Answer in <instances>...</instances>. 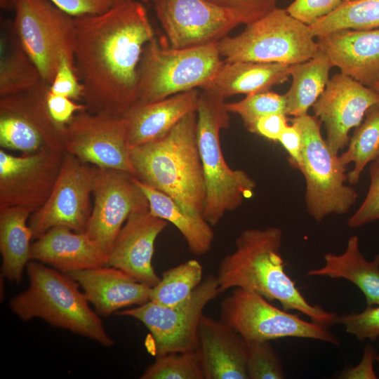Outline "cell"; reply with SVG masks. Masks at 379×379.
I'll return each instance as SVG.
<instances>
[{
  "label": "cell",
  "instance_id": "6da1fadb",
  "mask_svg": "<svg viewBox=\"0 0 379 379\" xmlns=\"http://www.w3.org/2000/svg\"><path fill=\"white\" fill-rule=\"evenodd\" d=\"M154 37L143 4L117 0L105 12L74 17V67L91 112L124 115L138 103V69Z\"/></svg>",
  "mask_w": 379,
  "mask_h": 379
},
{
  "label": "cell",
  "instance_id": "7a4b0ae2",
  "mask_svg": "<svg viewBox=\"0 0 379 379\" xmlns=\"http://www.w3.org/2000/svg\"><path fill=\"white\" fill-rule=\"evenodd\" d=\"M282 237L281 230L276 227L244 230L236 239L235 251L224 257L218 267L219 293L244 288L269 301L277 300L284 310L298 311L328 328L338 324L336 313L310 304L286 272Z\"/></svg>",
  "mask_w": 379,
  "mask_h": 379
},
{
  "label": "cell",
  "instance_id": "3957f363",
  "mask_svg": "<svg viewBox=\"0 0 379 379\" xmlns=\"http://www.w3.org/2000/svg\"><path fill=\"white\" fill-rule=\"evenodd\" d=\"M134 176L175 200L187 213L202 215L206 187L197 143V113L184 116L161 140L131 148Z\"/></svg>",
  "mask_w": 379,
  "mask_h": 379
},
{
  "label": "cell",
  "instance_id": "277c9868",
  "mask_svg": "<svg viewBox=\"0 0 379 379\" xmlns=\"http://www.w3.org/2000/svg\"><path fill=\"white\" fill-rule=\"evenodd\" d=\"M26 272L28 288L9 303L18 318L22 321L39 318L107 347L114 344L79 286L68 274L35 260L29 261Z\"/></svg>",
  "mask_w": 379,
  "mask_h": 379
},
{
  "label": "cell",
  "instance_id": "5b68a950",
  "mask_svg": "<svg viewBox=\"0 0 379 379\" xmlns=\"http://www.w3.org/2000/svg\"><path fill=\"white\" fill-rule=\"evenodd\" d=\"M197 113V143L206 187L203 216L215 225L226 212L237 209L253 195L255 182L244 171L231 168L224 158L220 132L230 126L225 99L202 91Z\"/></svg>",
  "mask_w": 379,
  "mask_h": 379
},
{
  "label": "cell",
  "instance_id": "8992f818",
  "mask_svg": "<svg viewBox=\"0 0 379 379\" xmlns=\"http://www.w3.org/2000/svg\"><path fill=\"white\" fill-rule=\"evenodd\" d=\"M217 42L165 48L155 37L145 46L138 69V103L156 102L208 83L224 61Z\"/></svg>",
  "mask_w": 379,
  "mask_h": 379
},
{
  "label": "cell",
  "instance_id": "52a82bcc",
  "mask_svg": "<svg viewBox=\"0 0 379 379\" xmlns=\"http://www.w3.org/2000/svg\"><path fill=\"white\" fill-rule=\"evenodd\" d=\"M217 44L225 62L291 65L310 60L319 51L309 26L277 7L247 25L239 34L226 36Z\"/></svg>",
  "mask_w": 379,
  "mask_h": 379
},
{
  "label": "cell",
  "instance_id": "ba28073f",
  "mask_svg": "<svg viewBox=\"0 0 379 379\" xmlns=\"http://www.w3.org/2000/svg\"><path fill=\"white\" fill-rule=\"evenodd\" d=\"M291 123L299 130L302 141V166L306 182L307 212L317 222L331 214H345L355 204L357 193L345 184L346 168L324 140L321 121L308 114L295 117Z\"/></svg>",
  "mask_w": 379,
  "mask_h": 379
},
{
  "label": "cell",
  "instance_id": "9c48e42d",
  "mask_svg": "<svg viewBox=\"0 0 379 379\" xmlns=\"http://www.w3.org/2000/svg\"><path fill=\"white\" fill-rule=\"evenodd\" d=\"M11 5L13 28L50 85L63 59L74 66V17L49 0H11Z\"/></svg>",
  "mask_w": 379,
  "mask_h": 379
},
{
  "label": "cell",
  "instance_id": "30bf717a",
  "mask_svg": "<svg viewBox=\"0 0 379 379\" xmlns=\"http://www.w3.org/2000/svg\"><path fill=\"white\" fill-rule=\"evenodd\" d=\"M222 321L232 326L247 343L284 338L321 340L339 345V339L328 328L299 315L281 310L259 294L234 288L220 305Z\"/></svg>",
  "mask_w": 379,
  "mask_h": 379
},
{
  "label": "cell",
  "instance_id": "8fae6325",
  "mask_svg": "<svg viewBox=\"0 0 379 379\" xmlns=\"http://www.w3.org/2000/svg\"><path fill=\"white\" fill-rule=\"evenodd\" d=\"M216 276L207 275L185 302L172 307L148 302L116 312L142 322L150 332L154 354L194 351L204 310L218 294Z\"/></svg>",
  "mask_w": 379,
  "mask_h": 379
},
{
  "label": "cell",
  "instance_id": "7c38bea8",
  "mask_svg": "<svg viewBox=\"0 0 379 379\" xmlns=\"http://www.w3.org/2000/svg\"><path fill=\"white\" fill-rule=\"evenodd\" d=\"M50 85L0 98V146L22 154L64 151L65 128L58 126L48 110Z\"/></svg>",
  "mask_w": 379,
  "mask_h": 379
},
{
  "label": "cell",
  "instance_id": "4fadbf2b",
  "mask_svg": "<svg viewBox=\"0 0 379 379\" xmlns=\"http://www.w3.org/2000/svg\"><path fill=\"white\" fill-rule=\"evenodd\" d=\"M131 148L124 115L85 110L77 113L65 128L64 151L97 168L134 175Z\"/></svg>",
  "mask_w": 379,
  "mask_h": 379
},
{
  "label": "cell",
  "instance_id": "5bb4252c",
  "mask_svg": "<svg viewBox=\"0 0 379 379\" xmlns=\"http://www.w3.org/2000/svg\"><path fill=\"white\" fill-rule=\"evenodd\" d=\"M96 168L65 152L51 195L29 218L32 240L58 226L85 232L92 210L91 195Z\"/></svg>",
  "mask_w": 379,
  "mask_h": 379
},
{
  "label": "cell",
  "instance_id": "9a60e30c",
  "mask_svg": "<svg viewBox=\"0 0 379 379\" xmlns=\"http://www.w3.org/2000/svg\"><path fill=\"white\" fill-rule=\"evenodd\" d=\"M171 47L190 48L219 41L249 19L208 0H152Z\"/></svg>",
  "mask_w": 379,
  "mask_h": 379
},
{
  "label": "cell",
  "instance_id": "2e32d148",
  "mask_svg": "<svg viewBox=\"0 0 379 379\" xmlns=\"http://www.w3.org/2000/svg\"><path fill=\"white\" fill-rule=\"evenodd\" d=\"M94 203L86 235L107 255L131 213L149 208L148 201L128 172L96 168L93 182Z\"/></svg>",
  "mask_w": 379,
  "mask_h": 379
},
{
  "label": "cell",
  "instance_id": "e0dca14e",
  "mask_svg": "<svg viewBox=\"0 0 379 379\" xmlns=\"http://www.w3.org/2000/svg\"><path fill=\"white\" fill-rule=\"evenodd\" d=\"M65 152L41 151L14 156L0 149V208L34 212L47 201L58 179Z\"/></svg>",
  "mask_w": 379,
  "mask_h": 379
},
{
  "label": "cell",
  "instance_id": "ac0fdd59",
  "mask_svg": "<svg viewBox=\"0 0 379 379\" xmlns=\"http://www.w3.org/2000/svg\"><path fill=\"white\" fill-rule=\"evenodd\" d=\"M379 102V93L345 74L337 73L312 105L324 125L326 142L336 154L350 141L349 133L362 121L367 110Z\"/></svg>",
  "mask_w": 379,
  "mask_h": 379
},
{
  "label": "cell",
  "instance_id": "d6986e66",
  "mask_svg": "<svg viewBox=\"0 0 379 379\" xmlns=\"http://www.w3.org/2000/svg\"><path fill=\"white\" fill-rule=\"evenodd\" d=\"M168 222L149 211V208L131 213L121 227L110 252L107 266L119 269L150 287L160 280L152 266L154 244Z\"/></svg>",
  "mask_w": 379,
  "mask_h": 379
},
{
  "label": "cell",
  "instance_id": "ffe728a7",
  "mask_svg": "<svg viewBox=\"0 0 379 379\" xmlns=\"http://www.w3.org/2000/svg\"><path fill=\"white\" fill-rule=\"evenodd\" d=\"M195 352L204 379H248V343L221 319L202 315Z\"/></svg>",
  "mask_w": 379,
  "mask_h": 379
},
{
  "label": "cell",
  "instance_id": "44dd1931",
  "mask_svg": "<svg viewBox=\"0 0 379 379\" xmlns=\"http://www.w3.org/2000/svg\"><path fill=\"white\" fill-rule=\"evenodd\" d=\"M317 42L342 74L371 88L379 81V28L337 30Z\"/></svg>",
  "mask_w": 379,
  "mask_h": 379
},
{
  "label": "cell",
  "instance_id": "7402d4cb",
  "mask_svg": "<svg viewBox=\"0 0 379 379\" xmlns=\"http://www.w3.org/2000/svg\"><path fill=\"white\" fill-rule=\"evenodd\" d=\"M66 274L77 283L100 316L107 317L149 300L152 287L116 267L105 265Z\"/></svg>",
  "mask_w": 379,
  "mask_h": 379
},
{
  "label": "cell",
  "instance_id": "603a6c76",
  "mask_svg": "<svg viewBox=\"0 0 379 379\" xmlns=\"http://www.w3.org/2000/svg\"><path fill=\"white\" fill-rule=\"evenodd\" d=\"M30 260L68 273L107 265V255L85 233L53 227L31 244Z\"/></svg>",
  "mask_w": 379,
  "mask_h": 379
},
{
  "label": "cell",
  "instance_id": "cb8c5ba5",
  "mask_svg": "<svg viewBox=\"0 0 379 379\" xmlns=\"http://www.w3.org/2000/svg\"><path fill=\"white\" fill-rule=\"evenodd\" d=\"M200 92L197 89L146 104H136L124 114L131 147L152 142L166 136L187 114L197 112Z\"/></svg>",
  "mask_w": 379,
  "mask_h": 379
},
{
  "label": "cell",
  "instance_id": "d4e9b609",
  "mask_svg": "<svg viewBox=\"0 0 379 379\" xmlns=\"http://www.w3.org/2000/svg\"><path fill=\"white\" fill-rule=\"evenodd\" d=\"M291 65L249 61L225 62L215 75L201 88L223 99L237 94L269 91L289 78Z\"/></svg>",
  "mask_w": 379,
  "mask_h": 379
},
{
  "label": "cell",
  "instance_id": "484cf974",
  "mask_svg": "<svg viewBox=\"0 0 379 379\" xmlns=\"http://www.w3.org/2000/svg\"><path fill=\"white\" fill-rule=\"evenodd\" d=\"M324 265L310 270L308 276L345 279L354 284L364 294L367 306L379 305V253L367 261L359 249L357 236L349 238L345 251L340 255L326 253Z\"/></svg>",
  "mask_w": 379,
  "mask_h": 379
},
{
  "label": "cell",
  "instance_id": "4316f807",
  "mask_svg": "<svg viewBox=\"0 0 379 379\" xmlns=\"http://www.w3.org/2000/svg\"><path fill=\"white\" fill-rule=\"evenodd\" d=\"M32 211L23 207L0 208V252L2 276L19 284L30 261L32 235L28 225Z\"/></svg>",
  "mask_w": 379,
  "mask_h": 379
},
{
  "label": "cell",
  "instance_id": "83f0119b",
  "mask_svg": "<svg viewBox=\"0 0 379 379\" xmlns=\"http://www.w3.org/2000/svg\"><path fill=\"white\" fill-rule=\"evenodd\" d=\"M135 178L148 201L151 213L172 223L184 237L192 254H206L211 248L214 232L204 216L187 213L167 194Z\"/></svg>",
  "mask_w": 379,
  "mask_h": 379
},
{
  "label": "cell",
  "instance_id": "f1b7e54d",
  "mask_svg": "<svg viewBox=\"0 0 379 379\" xmlns=\"http://www.w3.org/2000/svg\"><path fill=\"white\" fill-rule=\"evenodd\" d=\"M332 67L328 56L320 50L310 60L291 65L292 83L284 94L287 116L295 117L307 114L324 91Z\"/></svg>",
  "mask_w": 379,
  "mask_h": 379
},
{
  "label": "cell",
  "instance_id": "f546056e",
  "mask_svg": "<svg viewBox=\"0 0 379 379\" xmlns=\"http://www.w3.org/2000/svg\"><path fill=\"white\" fill-rule=\"evenodd\" d=\"M46 83L16 34L2 36L0 58V97L34 89Z\"/></svg>",
  "mask_w": 379,
  "mask_h": 379
},
{
  "label": "cell",
  "instance_id": "4dcf8cb0",
  "mask_svg": "<svg viewBox=\"0 0 379 379\" xmlns=\"http://www.w3.org/2000/svg\"><path fill=\"white\" fill-rule=\"evenodd\" d=\"M379 153V102L370 107L365 119L348 142V147L339 159L345 166L354 163V168L347 173V181L356 185L366 165L375 161Z\"/></svg>",
  "mask_w": 379,
  "mask_h": 379
},
{
  "label": "cell",
  "instance_id": "1f68e13d",
  "mask_svg": "<svg viewBox=\"0 0 379 379\" xmlns=\"http://www.w3.org/2000/svg\"><path fill=\"white\" fill-rule=\"evenodd\" d=\"M314 37L340 29L379 28V0L343 1L331 13L309 26Z\"/></svg>",
  "mask_w": 379,
  "mask_h": 379
},
{
  "label": "cell",
  "instance_id": "d6a6232c",
  "mask_svg": "<svg viewBox=\"0 0 379 379\" xmlns=\"http://www.w3.org/2000/svg\"><path fill=\"white\" fill-rule=\"evenodd\" d=\"M203 267L194 259L163 272L159 281L151 288L149 300L172 307L187 301L202 281Z\"/></svg>",
  "mask_w": 379,
  "mask_h": 379
},
{
  "label": "cell",
  "instance_id": "836d02e7",
  "mask_svg": "<svg viewBox=\"0 0 379 379\" xmlns=\"http://www.w3.org/2000/svg\"><path fill=\"white\" fill-rule=\"evenodd\" d=\"M140 379H204L194 351L168 353L157 357Z\"/></svg>",
  "mask_w": 379,
  "mask_h": 379
},
{
  "label": "cell",
  "instance_id": "e575fe53",
  "mask_svg": "<svg viewBox=\"0 0 379 379\" xmlns=\"http://www.w3.org/2000/svg\"><path fill=\"white\" fill-rule=\"evenodd\" d=\"M230 113L238 114L245 128L251 131L256 121L270 114L286 115V100L284 94L280 95L270 91L247 95L238 102H225Z\"/></svg>",
  "mask_w": 379,
  "mask_h": 379
},
{
  "label": "cell",
  "instance_id": "d590c367",
  "mask_svg": "<svg viewBox=\"0 0 379 379\" xmlns=\"http://www.w3.org/2000/svg\"><path fill=\"white\" fill-rule=\"evenodd\" d=\"M248 379L285 378L281 359L269 340L248 343Z\"/></svg>",
  "mask_w": 379,
  "mask_h": 379
},
{
  "label": "cell",
  "instance_id": "8d00e7d4",
  "mask_svg": "<svg viewBox=\"0 0 379 379\" xmlns=\"http://www.w3.org/2000/svg\"><path fill=\"white\" fill-rule=\"evenodd\" d=\"M338 324L359 341H375L379 337V305L367 306L360 312L338 316Z\"/></svg>",
  "mask_w": 379,
  "mask_h": 379
},
{
  "label": "cell",
  "instance_id": "74e56055",
  "mask_svg": "<svg viewBox=\"0 0 379 379\" xmlns=\"http://www.w3.org/2000/svg\"><path fill=\"white\" fill-rule=\"evenodd\" d=\"M370 185L368 193L360 207L348 219L351 228L361 227L379 219V166L373 161L370 168Z\"/></svg>",
  "mask_w": 379,
  "mask_h": 379
},
{
  "label": "cell",
  "instance_id": "f35d334b",
  "mask_svg": "<svg viewBox=\"0 0 379 379\" xmlns=\"http://www.w3.org/2000/svg\"><path fill=\"white\" fill-rule=\"evenodd\" d=\"M343 0H294L286 8L287 13L310 26L334 11Z\"/></svg>",
  "mask_w": 379,
  "mask_h": 379
},
{
  "label": "cell",
  "instance_id": "ab89813d",
  "mask_svg": "<svg viewBox=\"0 0 379 379\" xmlns=\"http://www.w3.org/2000/svg\"><path fill=\"white\" fill-rule=\"evenodd\" d=\"M49 91L56 95L73 100H82L84 87L78 78L74 66L67 59H63L55 74Z\"/></svg>",
  "mask_w": 379,
  "mask_h": 379
},
{
  "label": "cell",
  "instance_id": "60d3db41",
  "mask_svg": "<svg viewBox=\"0 0 379 379\" xmlns=\"http://www.w3.org/2000/svg\"><path fill=\"white\" fill-rule=\"evenodd\" d=\"M46 104L53 121L62 128L67 126L77 113L86 110L84 103L54 94L49 89L46 95Z\"/></svg>",
  "mask_w": 379,
  "mask_h": 379
},
{
  "label": "cell",
  "instance_id": "b9f144b4",
  "mask_svg": "<svg viewBox=\"0 0 379 379\" xmlns=\"http://www.w3.org/2000/svg\"><path fill=\"white\" fill-rule=\"evenodd\" d=\"M216 5L239 11L251 23L261 18L277 8L279 0H208Z\"/></svg>",
  "mask_w": 379,
  "mask_h": 379
},
{
  "label": "cell",
  "instance_id": "7bdbcfd3",
  "mask_svg": "<svg viewBox=\"0 0 379 379\" xmlns=\"http://www.w3.org/2000/svg\"><path fill=\"white\" fill-rule=\"evenodd\" d=\"M73 17L94 15L109 9L117 0H49Z\"/></svg>",
  "mask_w": 379,
  "mask_h": 379
},
{
  "label": "cell",
  "instance_id": "ee69618b",
  "mask_svg": "<svg viewBox=\"0 0 379 379\" xmlns=\"http://www.w3.org/2000/svg\"><path fill=\"white\" fill-rule=\"evenodd\" d=\"M287 115L270 114L259 118L251 131L268 140L278 141L288 124Z\"/></svg>",
  "mask_w": 379,
  "mask_h": 379
},
{
  "label": "cell",
  "instance_id": "f6af8a7d",
  "mask_svg": "<svg viewBox=\"0 0 379 379\" xmlns=\"http://www.w3.org/2000/svg\"><path fill=\"white\" fill-rule=\"evenodd\" d=\"M377 352L374 347L368 343L364 349L362 358L355 366L345 369L339 375L343 379H376L373 362L375 361Z\"/></svg>",
  "mask_w": 379,
  "mask_h": 379
},
{
  "label": "cell",
  "instance_id": "bcb514c9",
  "mask_svg": "<svg viewBox=\"0 0 379 379\" xmlns=\"http://www.w3.org/2000/svg\"><path fill=\"white\" fill-rule=\"evenodd\" d=\"M278 141L288 152L291 164L300 170L302 162V141L298 128L293 124L291 126L288 125Z\"/></svg>",
  "mask_w": 379,
  "mask_h": 379
},
{
  "label": "cell",
  "instance_id": "7dc6e473",
  "mask_svg": "<svg viewBox=\"0 0 379 379\" xmlns=\"http://www.w3.org/2000/svg\"><path fill=\"white\" fill-rule=\"evenodd\" d=\"M375 91L379 93V81L376 82L372 87Z\"/></svg>",
  "mask_w": 379,
  "mask_h": 379
},
{
  "label": "cell",
  "instance_id": "c3c4849f",
  "mask_svg": "<svg viewBox=\"0 0 379 379\" xmlns=\"http://www.w3.org/2000/svg\"><path fill=\"white\" fill-rule=\"evenodd\" d=\"M375 161L377 163V164L379 166V153L376 157V159H375Z\"/></svg>",
  "mask_w": 379,
  "mask_h": 379
},
{
  "label": "cell",
  "instance_id": "681fc988",
  "mask_svg": "<svg viewBox=\"0 0 379 379\" xmlns=\"http://www.w3.org/2000/svg\"><path fill=\"white\" fill-rule=\"evenodd\" d=\"M375 361L378 362V364H379V354H377L376 355V357H375Z\"/></svg>",
  "mask_w": 379,
  "mask_h": 379
},
{
  "label": "cell",
  "instance_id": "f907efd6",
  "mask_svg": "<svg viewBox=\"0 0 379 379\" xmlns=\"http://www.w3.org/2000/svg\"><path fill=\"white\" fill-rule=\"evenodd\" d=\"M136 1H140L142 3H144V2H148V1H152V0H136Z\"/></svg>",
  "mask_w": 379,
  "mask_h": 379
},
{
  "label": "cell",
  "instance_id": "816d5d0a",
  "mask_svg": "<svg viewBox=\"0 0 379 379\" xmlns=\"http://www.w3.org/2000/svg\"><path fill=\"white\" fill-rule=\"evenodd\" d=\"M343 1H351V0H343Z\"/></svg>",
  "mask_w": 379,
  "mask_h": 379
}]
</instances>
